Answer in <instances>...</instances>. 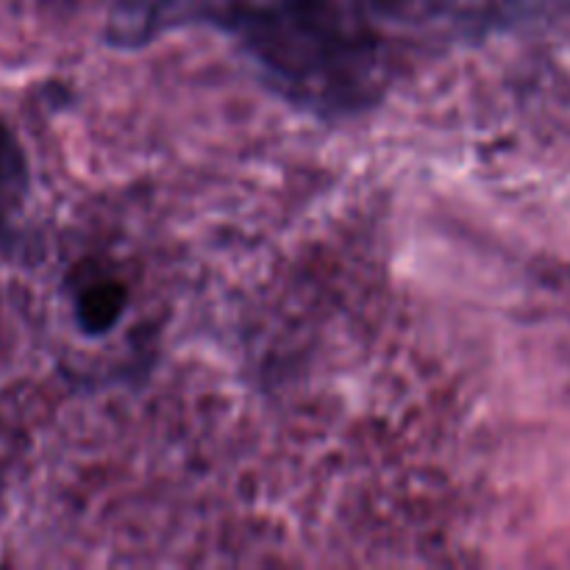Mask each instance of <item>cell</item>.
I'll return each instance as SVG.
<instances>
[{
	"label": "cell",
	"mask_w": 570,
	"mask_h": 570,
	"mask_svg": "<svg viewBox=\"0 0 570 570\" xmlns=\"http://www.w3.org/2000/svg\"><path fill=\"white\" fill-rule=\"evenodd\" d=\"M128 293L117 282L89 284L76 298V317L87 334H104L115 326L126 312Z\"/></svg>",
	"instance_id": "obj_2"
},
{
	"label": "cell",
	"mask_w": 570,
	"mask_h": 570,
	"mask_svg": "<svg viewBox=\"0 0 570 570\" xmlns=\"http://www.w3.org/2000/svg\"><path fill=\"white\" fill-rule=\"evenodd\" d=\"M28 187H31V176H28L26 150L14 131L0 122V226L20 209Z\"/></svg>",
	"instance_id": "obj_1"
}]
</instances>
